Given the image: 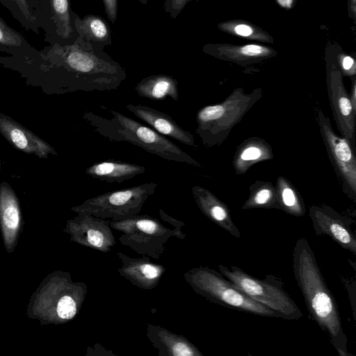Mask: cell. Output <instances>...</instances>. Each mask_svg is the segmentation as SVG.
Instances as JSON below:
<instances>
[{
    "mask_svg": "<svg viewBox=\"0 0 356 356\" xmlns=\"http://www.w3.org/2000/svg\"><path fill=\"white\" fill-rule=\"evenodd\" d=\"M350 80L351 86L349 97L353 110L356 113V76L351 78Z\"/></svg>",
    "mask_w": 356,
    "mask_h": 356,
    "instance_id": "d6a6232c",
    "label": "cell"
},
{
    "mask_svg": "<svg viewBox=\"0 0 356 356\" xmlns=\"http://www.w3.org/2000/svg\"><path fill=\"white\" fill-rule=\"evenodd\" d=\"M156 186V183L151 181L108 192L88 200L83 207L95 211H132L140 208L145 199L154 193Z\"/></svg>",
    "mask_w": 356,
    "mask_h": 356,
    "instance_id": "8fae6325",
    "label": "cell"
},
{
    "mask_svg": "<svg viewBox=\"0 0 356 356\" xmlns=\"http://www.w3.org/2000/svg\"><path fill=\"white\" fill-rule=\"evenodd\" d=\"M249 195L241 207L242 209H280L277 200L275 186L272 182L257 180L249 186Z\"/></svg>",
    "mask_w": 356,
    "mask_h": 356,
    "instance_id": "603a6c76",
    "label": "cell"
},
{
    "mask_svg": "<svg viewBox=\"0 0 356 356\" xmlns=\"http://www.w3.org/2000/svg\"><path fill=\"white\" fill-rule=\"evenodd\" d=\"M69 0H43L35 17L49 45L61 46L74 43L78 34L72 22Z\"/></svg>",
    "mask_w": 356,
    "mask_h": 356,
    "instance_id": "9c48e42d",
    "label": "cell"
},
{
    "mask_svg": "<svg viewBox=\"0 0 356 356\" xmlns=\"http://www.w3.org/2000/svg\"><path fill=\"white\" fill-rule=\"evenodd\" d=\"M111 118H106L90 111L83 118L95 132L111 142H126L163 159L202 168L200 163L165 136L152 128L115 110L106 108Z\"/></svg>",
    "mask_w": 356,
    "mask_h": 356,
    "instance_id": "3957f363",
    "label": "cell"
},
{
    "mask_svg": "<svg viewBox=\"0 0 356 356\" xmlns=\"http://www.w3.org/2000/svg\"><path fill=\"white\" fill-rule=\"evenodd\" d=\"M347 10L348 17L356 22V0H347Z\"/></svg>",
    "mask_w": 356,
    "mask_h": 356,
    "instance_id": "e575fe53",
    "label": "cell"
},
{
    "mask_svg": "<svg viewBox=\"0 0 356 356\" xmlns=\"http://www.w3.org/2000/svg\"><path fill=\"white\" fill-rule=\"evenodd\" d=\"M299 0H275L276 3L282 8L289 10L294 8Z\"/></svg>",
    "mask_w": 356,
    "mask_h": 356,
    "instance_id": "d590c367",
    "label": "cell"
},
{
    "mask_svg": "<svg viewBox=\"0 0 356 356\" xmlns=\"http://www.w3.org/2000/svg\"><path fill=\"white\" fill-rule=\"evenodd\" d=\"M193 197L201 210L215 223L236 238H241V232L234 224L228 207L208 189L194 186Z\"/></svg>",
    "mask_w": 356,
    "mask_h": 356,
    "instance_id": "9a60e30c",
    "label": "cell"
},
{
    "mask_svg": "<svg viewBox=\"0 0 356 356\" xmlns=\"http://www.w3.org/2000/svg\"><path fill=\"white\" fill-rule=\"evenodd\" d=\"M104 3L108 17L114 22L117 16V0H104Z\"/></svg>",
    "mask_w": 356,
    "mask_h": 356,
    "instance_id": "f1b7e54d",
    "label": "cell"
},
{
    "mask_svg": "<svg viewBox=\"0 0 356 356\" xmlns=\"http://www.w3.org/2000/svg\"><path fill=\"white\" fill-rule=\"evenodd\" d=\"M141 270L146 277L152 279L158 276V270L149 264L142 266Z\"/></svg>",
    "mask_w": 356,
    "mask_h": 356,
    "instance_id": "836d02e7",
    "label": "cell"
},
{
    "mask_svg": "<svg viewBox=\"0 0 356 356\" xmlns=\"http://www.w3.org/2000/svg\"><path fill=\"white\" fill-rule=\"evenodd\" d=\"M309 216L316 235H325L343 249L356 255V236L352 230L353 220L325 204L312 205Z\"/></svg>",
    "mask_w": 356,
    "mask_h": 356,
    "instance_id": "30bf717a",
    "label": "cell"
},
{
    "mask_svg": "<svg viewBox=\"0 0 356 356\" xmlns=\"http://www.w3.org/2000/svg\"><path fill=\"white\" fill-rule=\"evenodd\" d=\"M72 16L79 38L87 42L92 40L97 44L106 45L111 43L109 26L99 16L88 15L81 19L73 11Z\"/></svg>",
    "mask_w": 356,
    "mask_h": 356,
    "instance_id": "ffe728a7",
    "label": "cell"
},
{
    "mask_svg": "<svg viewBox=\"0 0 356 356\" xmlns=\"http://www.w3.org/2000/svg\"><path fill=\"white\" fill-rule=\"evenodd\" d=\"M0 47L26 49L32 46L22 33L9 26L0 16Z\"/></svg>",
    "mask_w": 356,
    "mask_h": 356,
    "instance_id": "d4e9b609",
    "label": "cell"
},
{
    "mask_svg": "<svg viewBox=\"0 0 356 356\" xmlns=\"http://www.w3.org/2000/svg\"><path fill=\"white\" fill-rule=\"evenodd\" d=\"M173 355L181 356L193 355L195 353L184 343H177L172 348Z\"/></svg>",
    "mask_w": 356,
    "mask_h": 356,
    "instance_id": "4dcf8cb0",
    "label": "cell"
},
{
    "mask_svg": "<svg viewBox=\"0 0 356 356\" xmlns=\"http://www.w3.org/2000/svg\"><path fill=\"white\" fill-rule=\"evenodd\" d=\"M10 138L13 143L18 148L24 149L28 146V140L25 134L18 129H13L10 133Z\"/></svg>",
    "mask_w": 356,
    "mask_h": 356,
    "instance_id": "83f0119b",
    "label": "cell"
},
{
    "mask_svg": "<svg viewBox=\"0 0 356 356\" xmlns=\"http://www.w3.org/2000/svg\"><path fill=\"white\" fill-rule=\"evenodd\" d=\"M0 3L8 10L24 29L36 34L40 33V26L34 11L29 5L27 0H0Z\"/></svg>",
    "mask_w": 356,
    "mask_h": 356,
    "instance_id": "cb8c5ba5",
    "label": "cell"
},
{
    "mask_svg": "<svg viewBox=\"0 0 356 356\" xmlns=\"http://www.w3.org/2000/svg\"><path fill=\"white\" fill-rule=\"evenodd\" d=\"M87 44L77 38L72 44H55L41 51L32 47L18 54L59 72L70 89L86 92L116 90L127 77L125 70L101 49L88 47Z\"/></svg>",
    "mask_w": 356,
    "mask_h": 356,
    "instance_id": "6da1fadb",
    "label": "cell"
},
{
    "mask_svg": "<svg viewBox=\"0 0 356 356\" xmlns=\"http://www.w3.org/2000/svg\"><path fill=\"white\" fill-rule=\"evenodd\" d=\"M138 227L148 234H152L156 229V224L149 220H140L137 222Z\"/></svg>",
    "mask_w": 356,
    "mask_h": 356,
    "instance_id": "1f68e13d",
    "label": "cell"
},
{
    "mask_svg": "<svg viewBox=\"0 0 356 356\" xmlns=\"http://www.w3.org/2000/svg\"><path fill=\"white\" fill-rule=\"evenodd\" d=\"M316 122L329 160L343 193L356 202V150L350 141L334 131L330 120L320 109L316 111Z\"/></svg>",
    "mask_w": 356,
    "mask_h": 356,
    "instance_id": "8992f818",
    "label": "cell"
},
{
    "mask_svg": "<svg viewBox=\"0 0 356 356\" xmlns=\"http://www.w3.org/2000/svg\"><path fill=\"white\" fill-rule=\"evenodd\" d=\"M295 280L314 321L325 332L340 356H349L337 302L327 287L308 241L299 238L293 250Z\"/></svg>",
    "mask_w": 356,
    "mask_h": 356,
    "instance_id": "7a4b0ae2",
    "label": "cell"
},
{
    "mask_svg": "<svg viewBox=\"0 0 356 356\" xmlns=\"http://www.w3.org/2000/svg\"><path fill=\"white\" fill-rule=\"evenodd\" d=\"M0 226L5 246L12 252L21 227V215L16 200L10 194L0 197Z\"/></svg>",
    "mask_w": 356,
    "mask_h": 356,
    "instance_id": "d6986e66",
    "label": "cell"
},
{
    "mask_svg": "<svg viewBox=\"0 0 356 356\" xmlns=\"http://www.w3.org/2000/svg\"><path fill=\"white\" fill-rule=\"evenodd\" d=\"M202 51L216 58L244 67L277 56L273 47L261 44H207Z\"/></svg>",
    "mask_w": 356,
    "mask_h": 356,
    "instance_id": "7c38bea8",
    "label": "cell"
},
{
    "mask_svg": "<svg viewBox=\"0 0 356 356\" xmlns=\"http://www.w3.org/2000/svg\"><path fill=\"white\" fill-rule=\"evenodd\" d=\"M103 236L101 232L90 229L88 232V242L96 247H101L103 244Z\"/></svg>",
    "mask_w": 356,
    "mask_h": 356,
    "instance_id": "f546056e",
    "label": "cell"
},
{
    "mask_svg": "<svg viewBox=\"0 0 356 356\" xmlns=\"http://www.w3.org/2000/svg\"><path fill=\"white\" fill-rule=\"evenodd\" d=\"M31 312L44 321L70 320L76 314V305L69 295H62L58 298L55 294L51 280H47L35 296Z\"/></svg>",
    "mask_w": 356,
    "mask_h": 356,
    "instance_id": "4fadbf2b",
    "label": "cell"
},
{
    "mask_svg": "<svg viewBox=\"0 0 356 356\" xmlns=\"http://www.w3.org/2000/svg\"><path fill=\"white\" fill-rule=\"evenodd\" d=\"M217 28L225 33L246 40L273 44V38L269 33L256 24L244 19H229L220 22Z\"/></svg>",
    "mask_w": 356,
    "mask_h": 356,
    "instance_id": "7402d4cb",
    "label": "cell"
},
{
    "mask_svg": "<svg viewBox=\"0 0 356 356\" xmlns=\"http://www.w3.org/2000/svg\"><path fill=\"white\" fill-rule=\"evenodd\" d=\"M188 1H191V0H170V1H171L170 4H172V3L173 2L175 3V5L177 6L176 10H181L184 5ZM197 1H199V0H197Z\"/></svg>",
    "mask_w": 356,
    "mask_h": 356,
    "instance_id": "74e56055",
    "label": "cell"
},
{
    "mask_svg": "<svg viewBox=\"0 0 356 356\" xmlns=\"http://www.w3.org/2000/svg\"><path fill=\"white\" fill-rule=\"evenodd\" d=\"M135 90L140 97L153 101H163L168 97L177 101L179 97L177 81L163 74L143 79L136 85Z\"/></svg>",
    "mask_w": 356,
    "mask_h": 356,
    "instance_id": "ac0fdd59",
    "label": "cell"
},
{
    "mask_svg": "<svg viewBox=\"0 0 356 356\" xmlns=\"http://www.w3.org/2000/svg\"><path fill=\"white\" fill-rule=\"evenodd\" d=\"M197 278L201 292L216 303L259 316L278 318L273 310L250 298L221 273L207 268L200 270Z\"/></svg>",
    "mask_w": 356,
    "mask_h": 356,
    "instance_id": "ba28073f",
    "label": "cell"
},
{
    "mask_svg": "<svg viewBox=\"0 0 356 356\" xmlns=\"http://www.w3.org/2000/svg\"><path fill=\"white\" fill-rule=\"evenodd\" d=\"M125 107L159 134L170 137L186 145L197 147L193 135L181 127L170 115L140 104H128Z\"/></svg>",
    "mask_w": 356,
    "mask_h": 356,
    "instance_id": "5bb4252c",
    "label": "cell"
},
{
    "mask_svg": "<svg viewBox=\"0 0 356 356\" xmlns=\"http://www.w3.org/2000/svg\"><path fill=\"white\" fill-rule=\"evenodd\" d=\"M263 97V89L250 93L236 88L222 102L207 105L196 114L195 133L207 149L220 146L246 113Z\"/></svg>",
    "mask_w": 356,
    "mask_h": 356,
    "instance_id": "277c9868",
    "label": "cell"
},
{
    "mask_svg": "<svg viewBox=\"0 0 356 356\" xmlns=\"http://www.w3.org/2000/svg\"><path fill=\"white\" fill-rule=\"evenodd\" d=\"M29 5L33 10L35 16L40 10L43 0H27Z\"/></svg>",
    "mask_w": 356,
    "mask_h": 356,
    "instance_id": "8d00e7d4",
    "label": "cell"
},
{
    "mask_svg": "<svg viewBox=\"0 0 356 356\" xmlns=\"http://www.w3.org/2000/svg\"><path fill=\"white\" fill-rule=\"evenodd\" d=\"M330 43L325 51V82L328 99L337 128L341 136L347 138L356 150V113L353 111L349 94L343 81L336 55L339 47Z\"/></svg>",
    "mask_w": 356,
    "mask_h": 356,
    "instance_id": "52a82bcc",
    "label": "cell"
},
{
    "mask_svg": "<svg viewBox=\"0 0 356 356\" xmlns=\"http://www.w3.org/2000/svg\"><path fill=\"white\" fill-rule=\"evenodd\" d=\"M336 59L342 75L350 79L356 76V61L355 56L345 52L339 46Z\"/></svg>",
    "mask_w": 356,
    "mask_h": 356,
    "instance_id": "484cf974",
    "label": "cell"
},
{
    "mask_svg": "<svg viewBox=\"0 0 356 356\" xmlns=\"http://www.w3.org/2000/svg\"><path fill=\"white\" fill-rule=\"evenodd\" d=\"M340 280L343 284L344 285L345 288L348 291V294L349 296L350 305H351V309H352V313L354 317V319L355 320V310H356V282L355 279L354 277H348L346 276H343L341 275H339Z\"/></svg>",
    "mask_w": 356,
    "mask_h": 356,
    "instance_id": "4316f807",
    "label": "cell"
},
{
    "mask_svg": "<svg viewBox=\"0 0 356 356\" xmlns=\"http://www.w3.org/2000/svg\"><path fill=\"white\" fill-rule=\"evenodd\" d=\"M274 157L272 146L264 138L252 136L239 144L235 151L232 165L235 174L246 173L254 164Z\"/></svg>",
    "mask_w": 356,
    "mask_h": 356,
    "instance_id": "2e32d148",
    "label": "cell"
},
{
    "mask_svg": "<svg viewBox=\"0 0 356 356\" xmlns=\"http://www.w3.org/2000/svg\"><path fill=\"white\" fill-rule=\"evenodd\" d=\"M220 273L247 296L273 310L278 318L297 320L302 317L300 308L283 288V283L272 275L259 280L239 267L218 266Z\"/></svg>",
    "mask_w": 356,
    "mask_h": 356,
    "instance_id": "5b68a950",
    "label": "cell"
},
{
    "mask_svg": "<svg viewBox=\"0 0 356 356\" xmlns=\"http://www.w3.org/2000/svg\"><path fill=\"white\" fill-rule=\"evenodd\" d=\"M145 172L144 166L122 161L108 159L95 163L86 170L93 179L108 183H122Z\"/></svg>",
    "mask_w": 356,
    "mask_h": 356,
    "instance_id": "e0dca14e",
    "label": "cell"
},
{
    "mask_svg": "<svg viewBox=\"0 0 356 356\" xmlns=\"http://www.w3.org/2000/svg\"><path fill=\"white\" fill-rule=\"evenodd\" d=\"M277 200L280 210L293 216L305 214L303 199L295 186L283 176H279L275 184Z\"/></svg>",
    "mask_w": 356,
    "mask_h": 356,
    "instance_id": "44dd1931",
    "label": "cell"
}]
</instances>
